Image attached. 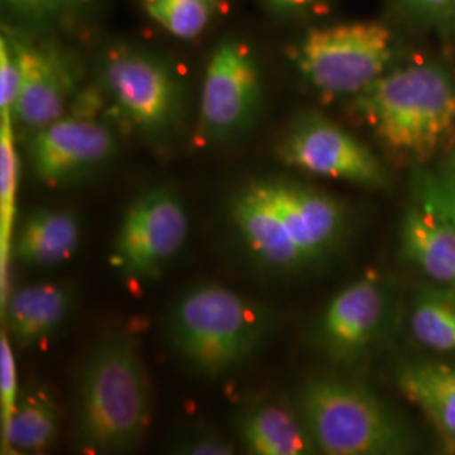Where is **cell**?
<instances>
[{
	"label": "cell",
	"mask_w": 455,
	"mask_h": 455,
	"mask_svg": "<svg viewBox=\"0 0 455 455\" xmlns=\"http://www.w3.org/2000/svg\"><path fill=\"white\" fill-rule=\"evenodd\" d=\"M14 118L11 112H2L0 125V210H2V261L5 260V248L9 246L14 195L17 184V154L14 147Z\"/></svg>",
	"instance_id": "cell-22"
},
{
	"label": "cell",
	"mask_w": 455,
	"mask_h": 455,
	"mask_svg": "<svg viewBox=\"0 0 455 455\" xmlns=\"http://www.w3.org/2000/svg\"><path fill=\"white\" fill-rule=\"evenodd\" d=\"M229 221L251 259L272 272H299L327 259L346 233L339 199L291 180H251L231 196Z\"/></svg>",
	"instance_id": "cell-1"
},
{
	"label": "cell",
	"mask_w": 455,
	"mask_h": 455,
	"mask_svg": "<svg viewBox=\"0 0 455 455\" xmlns=\"http://www.w3.org/2000/svg\"><path fill=\"white\" fill-rule=\"evenodd\" d=\"M391 314L390 285L379 276H361L327 302L314 327V339L329 358L355 361L385 338Z\"/></svg>",
	"instance_id": "cell-11"
},
{
	"label": "cell",
	"mask_w": 455,
	"mask_h": 455,
	"mask_svg": "<svg viewBox=\"0 0 455 455\" xmlns=\"http://www.w3.org/2000/svg\"><path fill=\"white\" fill-rule=\"evenodd\" d=\"M272 317L255 300L225 285L188 291L169 315V341L197 373L216 378L251 358L267 339Z\"/></svg>",
	"instance_id": "cell-4"
},
{
	"label": "cell",
	"mask_w": 455,
	"mask_h": 455,
	"mask_svg": "<svg viewBox=\"0 0 455 455\" xmlns=\"http://www.w3.org/2000/svg\"><path fill=\"white\" fill-rule=\"evenodd\" d=\"M150 388L139 353L125 338L100 342L83 368L75 435L90 452H127L146 435Z\"/></svg>",
	"instance_id": "cell-3"
},
{
	"label": "cell",
	"mask_w": 455,
	"mask_h": 455,
	"mask_svg": "<svg viewBox=\"0 0 455 455\" xmlns=\"http://www.w3.org/2000/svg\"><path fill=\"white\" fill-rule=\"evenodd\" d=\"M20 83V63L12 34L0 39V112H14Z\"/></svg>",
	"instance_id": "cell-24"
},
{
	"label": "cell",
	"mask_w": 455,
	"mask_h": 455,
	"mask_svg": "<svg viewBox=\"0 0 455 455\" xmlns=\"http://www.w3.org/2000/svg\"><path fill=\"white\" fill-rule=\"evenodd\" d=\"M400 250L432 283L455 289V225L442 212L415 199L402 220Z\"/></svg>",
	"instance_id": "cell-14"
},
{
	"label": "cell",
	"mask_w": 455,
	"mask_h": 455,
	"mask_svg": "<svg viewBox=\"0 0 455 455\" xmlns=\"http://www.w3.org/2000/svg\"><path fill=\"white\" fill-rule=\"evenodd\" d=\"M398 390L435 432L445 454H455V363L413 361L396 374Z\"/></svg>",
	"instance_id": "cell-15"
},
{
	"label": "cell",
	"mask_w": 455,
	"mask_h": 455,
	"mask_svg": "<svg viewBox=\"0 0 455 455\" xmlns=\"http://www.w3.org/2000/svg\"><path fill=\"white\" fill-rule=\"evenodd\" d=\"M16 363L12 355L11 338L2 334L0 341V405H2V427L11 420L17 405Z\"/></svg>",
	"instance_id": "cell-26"
},
{
	"label": "cell",
	"mask_w": 455,
	"mask_h": 455,
	"mask_svg": "<svg viewBox=\"0 0 455 455\" xmlns=\"http://www.w3.org/2000/svg\"><path fill=\"white\" fill-rule=\"evenodd\" d=\"M415 341L437 355H455V289L439 283L419 289L410 309Z\"/></svg>",
	"instance_id": "cell-19"
},
{
	"label": "cell",
	"mask_w": 455,
	"mask_h": 455,
	"mask_svg": "<svg viewBox=\"0 0 455 455\" xmlns=\"http://www.w3.org/2000/svg\"><path fill=\"white\" fill-rule=\"evenodd\" d=\"M297 411L317 452L403 455L413 451L407 425L373 391L339 376H315L297 396Z\"/></svg>",
	"instance_id": "cell-5"
},
{
	"label": "cell",
	"mask_w": 455,
	"mask_h": 455,
	"mask_svg": "<svg viewBox=\"0 0 455 455\" xmlns=\"http://www.w3.org/2000/svg\"><path fill=\"white\" fill-rule=\"evenodd\" d=\"M276 9H304L315 0H267Z\"/></svg>",
	"instance_id": "cell-29"
},
{
	"label": "cell",
	"mask_w": 455,
	"mask_h": 455,
	"mask_svg": "<svg viewBox=\"0 0 455 455\" xmlns=\"http://www.w3.org/2000/svg\"><path fill=\"white\" fill-rule=\"evenodd\" d=\"M92 0H4L19 16L33 20H51L82 11Z\"/></svg>",
	"instance_id": "cell-25"
},
{
	"label": "cell",
	"mask_w": 455,
	"mask_h": 455,
	"mask_svg": "<svg viewBox=\"0 0 455 455\" xmlns=\"http://www.w3.org/2000/svg\"><path fill=\"white\" fill-rule=\"evenodd\" d=\"M180 454L191 455H231L235 454V447L227 440L218 439L212 435H199L180 443Z\"/></svg>",
	"instance_id": "cell-28"
},
{
	"label": "cell",
	"mask_w": 455,
	"mask_h": 455,
	"mask_svg": "<svg viewBox=\"0 0 455 455\" xmlns=\"http://www.w3.org/2000/svg\"><path fill=\"white\" fill-rule=\"evenodd\" d=\"M20 83L12 118L28 131H39L66 115L75 95L78 71L63 49L49 41H34L12 34Z\"/></svg>",
	"instance_id": "cell-13"
},
{
	"label": "cell",
	"mask_w": 455,
	"mask_h": 455,
	"mask_svg": "<svg viewBox=\"0 0 455 455\" xmlns=\"http://www.w3.org/2000/svg\"><path fill=\"white\" fill-rule=\"evenodd\" d=\"M260 68L253 51L236 37L212 49L199 98V129L208 140L225 142L257 122L261 108Z\"/></svg>",
	"instance_id": "cell-8"
},
{
	"label": "cell",
	"mask_w": 455,
	"mask_h": 455,
	"mask_svg": "<svg viewBox=\"0 0 455 455\" xmlns=\"http://www.w3.org/2000/svg\"><path fill=\"white\" fill-rule=\"evenodd\" d=\"M415 199L442 212L455 225V167L440 172H419Z\"/></svg>",
	"instance_id": "cell-23"
},
{
	"label": "cell",
	"mask_w": 455,
	"mask_h": 455,
	"mask_svg": "<svg viewBox=\"0 0 455 455\" xmlns=\"http://www.w3.org/2000/svg\"><path fill=\"white\" fill-rule=\"evenodd\" d=\"M413 16L425 22L447 26L455 22V0H403Z\"/></svg>",
	"instance_id": "cell-27"
},
{
	"label": "cell",
	"mask_w": 455,
	"mask_h": 455,
	"mask_svg": "<svg viewBox=\"0 0 455 455\" xmlns=\"http://www.w3.org/2000/svg\"><path fill=\"white\" fill-rule=\"evenodd\" d=\"M142 7L165 33L189 41L210 28L220 11V0H142Z\"/></svg>",
	"instance_id": "cell-21"
},
{
	"label": "cell",
	"mask_w": 455,
	"mask_h": 455,
	"mask_svg": "<svg viewBox=\"0 0 455 455\" xmlns=\"http://www.w3.org/2000/svg\"><path fill=\"white\" fill-rule=\"evenodd\" d=\"M282 163L327 180L381 189L388 178L379 159L355 135L321 115L300 116L276 147Z\"/></svg>",
	"instance_id": "cell-10"
},
{
	"label": "cell",
	"mask_w": 455,
	"mask_h": 455,
	"mask_svg": "<svg viewBox=\"0 0 455 455\" xmlns=\"http://www.w3.org/2000/svg\"><path fill=\"white\" fill-rule=\"evenodd\" d=\"M393 56V34L376 20L312 29L295 49L302 76L329 97H356L390 69Z\"/></svg>",
	"instance_id": "cell-6"
},
{
	"label": "cell",
	"mask_w": 455,
	"mask_h": 455,
	"mask_svg": "<svg viewBox=\"0 0 455 455\" xmlns=\"http://www.w3.org/2000/svg\"><path fill=\"white\" fill-rule=\"evenodd\" d=\"M2 434L4 443L16 452L46 451L58 434V410L49 393L41 388L26 391Z\"/></svg>",
	"instance_id": "cell-20"
},
{
	"label": "cell",
	"mask_w": 455,
	"mask_h": 455,
	"mask_svg": "<svg viewBox=\"0 0 455 455\" xmlns=\"http://www.w3.org/2000/svg\"><path fill=\"white\" fill-rule=\"evenodd\" d=\"M114 131L92 115H63L33 133L28 156L33 174L46 186H65L110 163Z\"/></svg>",
	"instance_id": "cell-12"
},
{
	"label": "cell",
	"mask_w": 455,
	"mask_h": 455,
	"mask_svg": "<svg viewBox=\"0 0 455 455\" xmlns=\"http://www.w3.org/2000/svg\"><path fill=\"white\" fill-rule=\"evenodd\" d=\"M103 93L133 131L163 137L176 125L180 83L161 58L139 49H114L100 66Z\"/></svg>",
	"instance_id": "cell-7"
},
{
	"label": "cell",
	"mask_w": 455,
	"mask_h": 455,
	"mask_svg": "<svg viewBox=\"0 0 455 455\" xmlns=\"http://www.w3.org/2000/svg\"><path fill=\"white\" fill-rule=\"evenodd\" d=\"M75 302L71 287L63 283H34L20 287L5 304L7 334L20 346H34L51 338Z\"/></svg>",
	"instance_id": "cell-16"
},
{
	"label": "cell",
	"mask_w": 455,
	"mask_h": 455,
	"mask_svg": "<svg viewBox=\"0 0 455 455\" xmlns=\"http://www.w3.org/2000/svg\"><path fill=\"white\" fill-rule=\"evenodd\" d=\"M189 218L171 188H154L139 196L125 212L114 243L112 261L129 278L159 275L186 243Z\"/></svg>",
	"instance_id": "cell-9"
},
{
	"label": "cell",
	"mask_w": 455,
	"mask_h": 455,
	"mask_svg": "<svg viewBox=\"0 0 455 455\" xmlns=\"http://www.w3.org/2000/svg\"><path fill=\"white\" fill-rule=\"evenodd\" d=\"M379 142L411 163L430 161L455 131V80L435 61L388 69L355 97Z\"/></svg>",
	"instance_id": "cell-2"
},
{
	"label": "cell",
	"mask_w": 455,
	"mask_h": 455,
	"mask_svg": "<svg viewBox=\"0 0 455 455\" xmlns=\"http://www.w3.org/2000/svg\"><path fill=\"white\" fill-rule=\"evenodd\" d=\"M238 435L246 452L253 455H307L317 452L299 411L261 403L244 410Z\"/></svg>",
	"instance_id": "cell-17"
},
{
	"label": "cell",
	"mask_w": 455,
	"mask_h": 455,
	"mask_svg": "<svg viewBox=\"0 0 455 455\" xmlns=\"http://www.w3.org/2000/svg\"><path fill=\"white\" fill-rule=\"evenodd\" d=\"M80 238V220L73 212L39 210L31 212L20 225L17 259L33 267H52L75 255Z\"/></svg>",
	"instance_id": "cell-18"
}]
</instances>
